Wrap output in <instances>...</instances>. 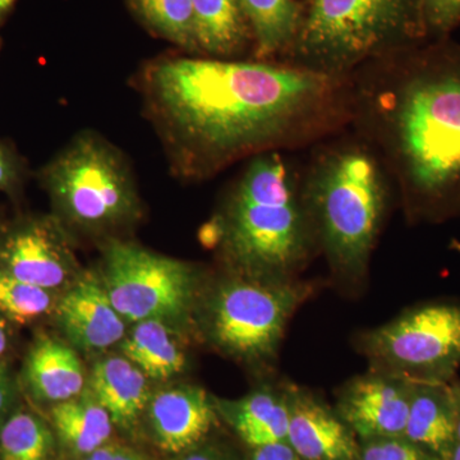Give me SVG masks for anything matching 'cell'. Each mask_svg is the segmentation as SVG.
Wrapping results in <instances>:
<instances>
[{"label":"cell","instance_id":"23","mask_svg":"<svg viewBox=\"0 0 460 460\" xmlns=\"http://www.w3.org/2000/svg\"><path fill=\"white\" fill-rule=\"evenodd\" d=\"M53 428L31 411H14L0 428V460H57Z\"/></svg>","mask_w":460,"mask_h":460},{"label":"cell","instance_id":"6","mask_svg":"<svg viewBox=\"0 0 460 460\" xmlns=\"http://www.w3.org/2000/svg\"><path fill=\"white\" fill-rule=\"evenodd\" d=\"M428 39L422 0H310L290 63L350 75Z\"/></svg>","mask_w":460,"mask_h":460},{"label":"cell","instance_id":"11","mask_svg":"<svg viewBox=\"0 0 460 460\" xmlns=\"http://www.w3.org/2000/svg\"><path fill=\"white\" fill-rule=\"evenodd\" d=\"M413 381L377 370L341 389V419L366 440L404 438Z\"/></svg>","mask_w":460,"mask_h":460},{"label":"cell","instance_id":"35","mask_svg":"<svg viewBox=\"0 0 460 460\" xmlns=\"http://www.w3.org/2000/svg\"><path fill=\"white\" fill-rule=\"evenodd\" d=\"M8 345V334L7 328H5L4 320L0 316V356L4 353V350L7 349Z\"/></svg>","mask_w":460,"mask_h":460},{"label":"cell","instance_id":"34","mask_svg":"<svg viewBox=\"0 0 460 460\" xmlns=\"http://www.w3.org/2000/svg\"><path fill=\"white\" fill-rule=\"evenodd\" d=\"M14 4H16V0H0V27H2L3 23L7 20Z\"/></svg>","mask_w":460,"mask_h":460},{"label":"cell","instance_id":"37","mask_svg":"<svg viewBox=\"0 0 460 460\" xmlns=\"http://www.w3.org/2000/svg\"><path fill=\"white\" fill-rule=\"evenodd\" d=\"M0 47H2V41H0Z\"/></svg>","mask_w":460,"mask_h":460},{"label":"cell","instance_id":"32","mask_svg":"<svg viewBox=\"0 0 460 460\" xmlns=\"http://www.w3.org/2000/svg\"><path fill=\"white\" fill-rule=\"evenodd\" d=\"M175 460H232L220 450L215 447H204L199 444V447H193L189 452L175 456Z\"/></svg>","mask_w":460,"mask_h":460},{"label":"cell","instance_id":"25","mask_svg":"<svg viewBox=\"0 0 460 460\" xmlns=\"http://www.w3.org/2000/svg\"><path fill=\"white\" fill-rule=\"evenodd\" d=\"M51 307L49 290L25 283L0 269V314L17 323H29Z\"/></svg>","mask_w":460,"mask_h":460},{"label":"cell","instance_id":"22","mask_svg":"<svg viewBox=\"0 0 460 460\" xmlns=\"http://www.w3.org/2000/svg\"><path fill=\"white\" fill-rule=\"evenodd\" d=\"M255 41L256 60H268L292 49L304 9L296 0H239Z\"/></svg>","mask_w":460,"mask_h":460},{"label":"cell","instance_id":"24","mask_svg":"<svg viewBox=\"0 0 460 460\" xmlns=\"http://www.w3.org/2000/svg\"><path fill=\"white\" fill-rule=\"evenodd\" d=\"M142 23L190 54H199L192 0H129Z\"/></svg>","mask_w":460,"mask_h":460},{"label":"cell","instance_id":"13","mask_svg":"<svg viewBox=\"0 0 460 460\" xmlns=\"http://www.w3.org/2000/svg\"><path fill=\"white\" fill-rule=\"evenodd\" d=\"M58 323L68 341L86 352L104 350L126 337V321L115 310L98 275L72 281L57 308Z\"/></svg>","mask_w":460,"mask_h":460},{"label":"cell","instance_id":"8","mask_svg":"<svg viewBox=\"0 0 460 460\" xmlns=\"http://www.w3.org/2000/svg\"><path fill=\"white\" fill-rule=\"evenodd\" d=\"M100 279L127 323H183L192 310L199 286L198 271L190 263L126 239L104 243Z\"/></svg>","mask_w":460,"mask_h":460},{"label":"cell","instance_id":"4","mask_svg":"<svg viewBox=\"0 0 460 460\" xmlns=\"http://www.w3.org/2000/svg\"><path fill=\"white\" fill-rule=\"evenodd\" d=\"M304 199L332 268L345 278L361 277L386 208V172L378 157L365 145L332 147L311 169Z\"/></svg>","mask_w":460,"mask_h":460},{"label":"cell","instance_id":"29","mask_svg":"<svg viewBox=\"0 0 460 460\" xmlns=\"http://www.w3.org/2000/svg\"><path fill=\"white\" fill-rule=\"evenodd\" d=\"M81 460H151L144 453L138 452L135 447L128 445L109 443L102 445V447L96 449L95 452L84 456Z\"/></svg>","mask_w":460,"mask_h":460},{"label":"cell","instance_id":"3","mask_svg":"<svg viewBox=\"0 0 460 460\" xmlns=\"http://www.w3.org/2000/svg\"><path fill=\"white\" fill-rule=\"evenodd\" d=\"M314 233L304 190L278 151L251 157L204 242L217 247L237 274L292 279L310 256Z\"/></svg>","mask_w":460,"mask_h":460},{"label":"cell","instance_id":"15","mask_svg":"<svg viewBox=\"0 0 460 460\" xmlns=\"http://www.w3.org/2000/svg\"><path fill=\"white\" fill-rule=\"evenodd\" d=\"M413 381L404 438L440 460L456 444V408L452 384Z\"/></svg>","mask_w":460,"mask_h":460},{"label":"cell","instance_id":"20","mask_svg":"<svg viewBox=\"0 0 460 460\" xmlns=\"http://www.w3.org/2000/svg\"><path fill=\"white\" fill-rule=\"evenodd\" d=\"M199 54L233 59L252 40L239 0H192Z\"/></svg>","mask_w":460,"mask_h":460},{"label":"cell","instance_id":"17","mask_svg":"<svg viewBox=\"0 0 460 460\" xmlns=\"http://www.w3.org/2000/svg\"><path fill=\"white\" fill-rule=\"evenodd\" d=\"M213 401L217 413L251 447L287 441L290 419L287 389L279 393L263 387L235 401Z\"/></svg>","mask_w":460,"mask_h":460},{"label":"cell","instance_id":"9","mask_svg":"<svg viewBox=\"0 0 460 460\" xmlns=\"http://www.w3.org/2000/svg\"><path fill=\"white\" fill-rule=\"evenodd\" d=\"M377 370L417 381L449 383L460 366V305L411 308L363 338Z\"/></svg>","mask_w":460,"mask_h":460},{"label":"cell","instance_id":"14","mask_svg":"<svg viewBox=\"0 0 460 460\" xmlns=\"http://www.w3.org/2000/svg\"><path fill=\"white\" fill-rule=\"evenodd\" d=\"M289 431L287 441L304 460H353L357 450L343 420L319 399L289 387Z\"/></svg>","mask_w":460,"mask_h":460},{"label":"cell","instance_id":"12","mask_svg":"<svg viewBox=\"0 0 460 460\" xmlns=\"http://www.w3.org/2000/svg\"><path fill=\"white\" fill-rule=\"evenodd\" d=\"M154 444L169 456L199 447L217 420L213 398L202 387L180 385L151 395L146 408Z\"/></svg>","mask_w":460,"mask_h":460},{"label":"cell","instance_id":"10","mask_svg":"<svg viewBox=\"0 0 460 460\" xmlns=\"http://www.w3.org/2000/svg\"><path fill=\"white\" fill-rule=\"evenodd\" d=\"M0 269L31 286L51 290L77 279L71 237L56 217L18 222L0 237Z\"/></svg>","mask_w":460,"mask_h":460},{"label":"cell","instance_id":"5","mask_svg":"<svg viewBox=\"0 0 460 460\" xmlns=\"http://www.w3.org/2000/svg\"><path fill=\"white\" fill-rule=\"evenodd\" d=\"M49 196L57 222L89 237L109 241L132 228L142 204L131 163L102 133H75L36 172Z\"/></svg>","mask_w":460,"mask_h":460},{"label":"cell","instance_id":"31","mask_svg":"<svg viewBox=\"0 0 460 460\" xmlns=\"http://www.w3.org/2000/svg\"><path fill=\"white\" fill-rule=\"evenodd\" d=\"M14 393L8 372L0 365V428L13 413Z\"/></svg>","mask_w":460,"mask_h":460},{"label":"cell","instance_id":"27","mask_svg":"<svg viewBox=\"0 0 460 460\" xmlns=\"http://www.w3.org/2000/svg\"><path fill=\"white\" fill-rule=\"evenodd\" d=\"M361 460H440L434 454L411 443L405 438L367 440L361 450Z\"/></svg>","mask_w":460,"mask_h":460},{"label":"cell","instance_id":"21","mask_svg":"<svg viewBox=\"0 0 460 460\" xmlns=\"http://www.w3.org/2000/svg\"><path fill=\"white\" fill-rule=\"evenodd\" d=\"M123 357L140 368L147 378L165 381L186 368L187 357L171 325L148 320L135 323V328L120 341Z\"/></svg>","mask_w":460,"mask_h":460},{"label":"cell","instance_id":"7","mask_svg":"<svg viewBox=\"0 0 460 460\" xmlns=\"http://www.w3.org/2000/svg\"><path fill=\"white\" fill-rule=\"evenodd\" d=\"M308 296L293 279L237 274L220 281L206 304V332L220 350L246 362L271 358L288 321Z\"/></svg>","mask_w":460,"mask_h":460},{"label":"cell","instance_id":"1","mask_svg":"<svg viewBox=\"0 0 460 460\" xmlns=\"http://www.w3.org/2000/svg\"><path fill=\"white\" fill-rule=\"evenodd\" d=\"M350 75L266 60L162 57L133 77L142 111L183 181L307 141L354 111Z\"/></svg>","mask_w":460,"mask_h":460},{"label":"cell","instance_id":"16","mask_svg":"<svg viewBox=\"0 0 460 460\" xmlns=\"http://www.w3.org/2000/svg\"><path fill=\"white\" fill-rule=\"evenodd\" d=\"M90 392L111 414L115 428L131 431L151 399L146 375L126 357H108L93 366Z\"/></svg>","mask_w":460,"mask_h":460},{"label":"cell","instance_id":"28","mask_svg":"<svg viewBox=\"0 0 460 460\" xmlns=\"http://www.w3.org/2000/svg\"><path fill=\"white\" fill-rule=\"evenodd\" d=\"M428 38L444 39L460 25V0H422Z\"/></svg>","mask_w":460,"mask_h":460},{"label":"cell","instance_id":"19","mask_svg":"<svg viewBox=\"0 0 460 460\" xmlns=\"http://www.w3.org/2000/svg\"><path fill=\"white\" fill-rule=\"evenodd\" d=\"M51 428L58 443L78 458H84L111 441L115 426L107 410L93 393L87 392L54 404Z\"/></svg>","mask_w":460,"mask_h":460},{"label":"cell","instance_id":"33","mask_svg":"<svg viewBox=\"0 0 460 460\" xmlns=\"http://www.w3.org/2000/svg\"><path fill=\"white\" fill-rule=\"evenodd\" d=\"M456 408V443H460V384H452Z\"/></svg>","mask_w":460,"mask_h":460},{"label":"cell","instance_id":"26","mask_svg":"<svg viewBox=\"0 0 460 460\" xmlns=\"http://www.w3.org/2000/svg\"><path fill=\"white\" fill-rule=\"evenodd\" d=\"M30 174L29 163L17 147L0 138V192L17 198L25 189Z\"/></svg>","mask_w":460,"mask_h":460},{"label":"cell","instance_id":"2","mask_svg":"<svg viewBox=\"0 0 460 460\" xmlns=\"http://www.w3.org/2000/svg\"><path fill=\"white\" fill-rule=\"evenodd\" d=\"M386 57L380 81L354 104L408 198L429 208L460 206V47L438 39Z\"/></svg>","mask_w":460,"mask_h":460},{"label":"cell","instance_id":"30","mask_svg":"<svg viewBox=\"0 0 460 460\" xmlns=\"http://www.w3.org/2000/svg\"><path fill=\"white\" fill-rule=\"evenodd\" d=\"M251 460H304L295 452L288 441H280L252 447Z\"/></svg>","mask_w":460,"mask_h":460},{"label":"cell","instance_id":"18","mask_svg":"<svg viewBox=\"0 0 460 460\" xmlns=\"http://www.w3.org/2000/svg\"><path fill=\"white\" fill-rule=\"evenodd\" d=\"M26 381L39 402H62L83 394L84 370L71 345L41 339L27 357Z\"/></svg>","mask_w":460,"mask_h":460},{"label":"cell","instance_id":"36","mask_svg":"<svg viewBox=\"0 0 460 460\" xmlns=\"http://www.w3.org/2000/svg\"><path fill=\"white\" fill-rule=\"evenodd\" d=\"M447 460H460V443L454 445L452 452L449 454Z\"/></svg>","mask_w":460,"mask_h":460}]
</instances>
